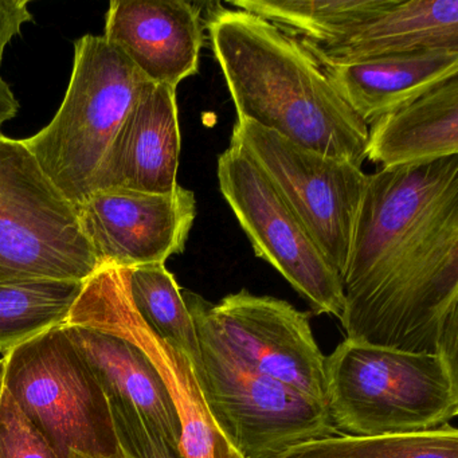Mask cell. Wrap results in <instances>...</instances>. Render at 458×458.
Returning <instances> with one entry per match:
<instances>
[{"label": "cell", "instance_id": "cell-1", "mask_svg": "<svg viewBox=\"0 0 458 458\" xmlns=\"http://www.w3.org/2000/svg\"><path fill=\"white\" fill-rule=\"evenodd\" d=\"M342 285L345 339L458 366V157L369 175Z\"/></svg>", "mask_w": 458, "mask_h": 458}, {"label": "cell", "instance_id": "cell-15", "mask_svg": "<svg viewBox=\"0 0 458 458\" xmlns=\"http://www.w3.org/2000/svg\"><path fill=\"white\" fill-rule=\"evenodd\" d=\"M318 63L340 98L367 125L458 76V50L450 49Z\"/></svg>", "mask_w": 458, "mask_h": 458}, {"label": "cell", "instance_id": "cell-17", "mask_svg": "<svg viewBox=\"0 0 458 458\" xmlns=\"http://www.w3.org/2000/svg\"><path fill=\"white\" fill-rule=\"evenodd\" d=\"M301 44L326 63H353L420 50H458V0H396L344 38Z\"/></svg>", "mask_w": 458, "mask_h": 458}, {"label": "cell", "instance_id": "cell-10", "mask_svg": "<svg viewBox=\"0 0 458 458\" xmlns=\"http://www.w3.org/2000/svg\"><path fill=\"white\" fill-rule=\"evenodd\" d=\"M65 323L93 327L124 337L148 356L178 415L182 458H242L211 415L191 360L157 336L133 307L127 269L101 265L84 281Z\"/></svg>", "mask_w": 458, "mask_h": 458}, {"label": "cell", "instance_id": "cell-26", "mask_svg": "<svg viewBox=\"0 0 458 458\" xmlns=\"http://www.w3.org/2000/svg\"><path fill=\"white\" fill-rule=\"evenodd\" d=\"M4 371H6V364L4 359H0V406H2V398L4 393Z\"/></svg>", "mask_w": 458, "mask_h": 458}, {"label": "cell", "instance_id": "cell-2", "mask_svg": "<svg viewBox=\"0 0 458 458\" xmlns=\"http://www.w3.org/2000/svg\"><path fill=\"white\" fill-rule=\"evenodd\" d=\"M205 30L238 120L361 167L369 125L340 98L299 38L259 15L222 4L208 12Z\"/></svg>", "mask_w": 458, "mask_h": 458}, {"label": "cell", "instance_id": "cell-4", "mask_svg": "<svg viewBox=\"0 0 458 458\" xmlns=\"http://www.w3.org/2000/svg\"><path fill=\"white\" fill-rule=\"evenodd\" d=\"M199 344L194 367L206 403L242 458H280L315 439L340 436L326 404L243 363L211 323L208 300L182 291Z\"/></svg>", "mask_w": 458, "mask_h": 458}, {"label": "cell", "instance_id": "cell-27", "mask_svg": "<svg viewBox=\"0 0 458 458\" xmlns=\"http://www.w3.org/2000/svg\"><path fill=\"white\" fill-rule=\"evenodd\" d=\"M68 458H124L120 453L114 455H109V457H92V455L84 454V453L76 452V450H71L68 454Z\"/></svg>", "mask_w": 458, "mask_h": 458}, {"label": "cell", "instance_id": "cell-23", "mask_svg": "<svg viewBox=\"0 0 458 458\" xmlns=\"http://www.w3.org/2000/svg\"><path fill=\"white\" fill-rule=\"evenodd\" d=\"M114 420L119 453L124 458H182L170 445L123 399L106 396Z\"/></svg>", "mask_w": 458, "mask_h": 458}, {"label": "cell", "instance_id": "cell-7", "mask_svg": "<svg viewBox=\"0 0 458 458\" xmlns=\"http://www.w3.org/2000/svg\"><path fill=\"white\" fill-rule=\"evenodd\" d=\"M4 388L60 458L119 453L106 391L63 324L4 355Z\"/></svg>", "mask_w": 458, "mask_h": 458}, {"label": "cell", "instance_id": "cell-24", "mask_svg": "<svg viewBox=\"0 0 458 458\" xmlns=\"http://www.w3.org/2000/svg\"><path fill=\"white\" fill-rule=\"evenodd\" d=\"M0 458H60L6 388L0 406Z\"/></svg>", "mask_w": 458, "mask_h": 458}, {"label": "cell", "instance_id": "cell-9", "mask_svg": "<svg viewBox=\"0 0 458 458\" xmlns=\"http://www.w3.org/2000/svg\"><path fill=\"white\" fill-rule=\"evenodd\" d=\"M216 175L256 256L269 262L316 313L342 318V277L248 155L230 144L219 155Z\"/></svg>", "mask_w": 458, "mask_h": 458}, {"label": "cell", "instance_id": "cell-18", "mask_svg": "<svg viewBox=\"0 0 458 458\" xmlns=\"http://www.w3.org/2000/svg\"><path fill=\"white\" fill-rule=\"evenodd\" d=\"M458 157V76L379 117L369 128L366 157L380 168Z\"/></svg>", "mask_w": 458, "mask_h": 458}, {"label": "cell", "instance_id": "cell-12", "mask_svg": "<svg viewBox=\"0 0 458 458\" xmlns=\"http://www.w3.org/2000/svg\"><path fill=\"white\" fill-rule=\"evenodd\" d=\"M98 265L117 267L165 264L186 249L197 216L194 192L128 190L95 191L77 208Z\"/></svg>", "mask_w": 458, "mask_h": 458}, {"label": "cell", "instance_id": "cell-8", "mask_svg": "<svg viewBox=\"0 0 458 458\" xmlns=\"http://www.w3.org/2000/svg\"><path fill=\"white\" fill-rule=\"evenodd\" d=\"M230 144L248 155L342 277L369 175L249 120L237 119Z\"/></svg>", "mask_w": 458, "mask_h": 458}, {"label": "cell", "instance_id": "cell-6", "mask_svg": "<svg viewBox=\"0 0 458 458\" xmlns=\"http://www.w3.org/2000/svg\"><path fill=\"white\" fill-rule=\"evenodd\" d=\"M98 267L76 206L23 140L0 133V281H85Z\"/></svg>", "mask_w": 458, "mask_h": 458}, {"label": "cell", "instance_id": "cell-22", "mask_svg": "<svg viewBox=\"0 0 458 458\" xmlns=\"http://www.w3.org/2000/svg\"><path fill=\"white\" fill-rule=\"evenodd\" d=\"M280 458H458V430L446 425L407 436L340 434L300 445Z\"/></svg>", "mask_w": 458, "mask_h": 458}, {"label": "cell", "instance_id": "cell-19", "mask_svg": "<svg viewBox=\"0 0 458 458\" xmlns=\"http://www.w3.org/2000/svg\"><path fill=\"white\" fill-rule=\"evenodd\" d=\"M396 0H234V9L269 21L289 36L312 44L339 41L393 7Z\"/></svg>", "mask_w": 458, "mask_h": 458}, {"label": "cell", "instance_id": "cell-16", "mask_svg": "<svg viewBox=\"0 0 458 458\" xmlns=\"http://www.w3.org/2000/svg\"><path fill=\"white\" fill-rule=\"evenodd\" d=\"M63 327L106 395L130 403L170 447L181 453L178 415L148 356L130 340L103 329L68 323Z\"/></svg>", "mask_w": 458, "mask_h": 458}, {"label": "cell", "instance_id": "cell-20", "mask_svg": "<svg viewBox=\"0 0 458 458\" xmlns=\"http://www.w3.org/2000/svg\"><path fill=\"white\" fill-rule=\"evenodd\" d=\"M84 281H0V353L65 323Z\"/></svg>", "mask_w": 458, "mask_h": 458}, {"label": "cell", "instance_id": "cell-25", "mask_svg": "<svg viewBox=\"0 0 458 458\" xmlns=\"http://www.w3.org/2000/svg\"><path fill=\"white\" fill-rule=\"evenodd\" d=\"M33 22L28 0H0V65L4 52L26 23Z\"/></svg>", "mask_w": 458, "mask_h": 458}, {"label": "cell", "instance_id": "cell-5", "mask_svg": "<svg viewBox=\"0 0 458 458\" xmlns=\"http://www.w3.org/2000/svg\"><path fill=\"white\" fill-rule=\"evenodd\" d=\"M148 82L103 36H84L74 44L73 71L60 109L23 144L76 208L92 192L106 149Z\"/></svg>", "mask_w": 458, "mask_h": 458}, {"label": "cell", "instance_id": "cell-13", "mask_svg": "<svg viewBox=\"0 0 458 458\" xmlns=\"http://www.w3.org/2000/svg\"><path fill=\"white\" fill-rule=\"evenodd\" d=\"M181 146L175 88L148 82L106 149L96 171L92 192L175 191Z\"/></svg>", "mask_w": 458, "mask_h": 458}, {"label": "cell", "instance_id": "cell-14", "mask_svg": "<svg viewBox=\"0 0 458 458\" xmlns=\"http://www.w3.org/2000/svg\"><path fill=\"white\" fill-rule=\"evenodd\" d=\"M103 37L147 81L176 89L199 71L205 45L202 7L184 0H114Z\"/></svg>", "mask_w": 458, "mask_h": 458}, {"label": "cell", "instance_id": "cell-3", "mask_svg": "<svg viewBox=\"0 0 458 458\" xmlns=\"http://www.w3.org/2000/svg\"><path fill=\"white\" fill-rule=\"evenodd\" d=\"M326 407L344 436H407L458 414V366L441 353L344 342L326 356Z\"/></svg>", "mask_w": 458, "mask_h": 458}, {"label": "cell", "instance_id": "cell-21", "mask_svg": "<svg viewBox=\"0 0 458 458\" xmlns=\"http://www.w3.org/2000/svg\"><path fill=\"white\" fill-rule=\"evenodd\" d=\"M127 285L133 307L144 323L197 366V329L173 273L165 264L131 267L127 269Z\"/></svg>", "mask_w": 458, "mask_h": 458}, {"label": "cell", "instance_id": "cell-11", "mask_svg": "<svg viewBox=\"0 0 458 458\" xmlns=\"http://www.w3.org/2000/svg\"><path fill=\"white\" fill-rule=\"evenodd\" d=\"M208 318L243 363L326 404V356L313 337L310 316L285 300L242 289L218 304Z\"/></svg>", "mask_w": 458, "mask_h": 458}]
</instances>
